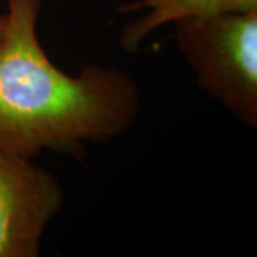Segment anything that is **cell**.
<instances>
[{
	"label": "cell",
	"instance_id": "cell-3",
	"mask_svg": "<svg viewBox=\"0 0 257 257\" xmlns=\"http://www.w3.org/2000/svg\"><path fill=\"white\" fill-rule=\"evenodd\" d=\"M64 192L35 159L0 152V257H37Z\"/></svg>",
	"mask_w": 257,
	"mask_h": 257
},
{
	"label": "cell",
	"instance_id": "cell-4",
	"mask_svg": "<svg viewBox=\"0 0 257 257\" xmlns=\"http://www.w3.org/2000/svg\"><path fill=\"white\" fill-rule=\"evenodd\" d=\"M123 9L146 10L140 18L126 25L120 33L121 49L138 52L153 32L167 25L257 10V0H135Z\"/></svg>",
	"mask_w": 257,
	"mask_h": 257
},
{
	"label": "cell",
	"instance_id": "cell-5",
	"mask_svg": "<svg viewBox=\"0 0 257 257\" xmlns=\"http://www.w3.org/2000/svg\"><path fill=\"white\" fill-rule=\"evenodd\" d=\"M6 26H8V18H6V13H5V15H0V46H2V42L5 39Z\"/></svg>",
	"mask_w": 257,
	"mask_h": 257
},
{
	"label": "cell",
	"instance_id": "cell-1",
	"mask_svg": "<svg viewBox=\"0 0 257 257\" xmlns=\"http://www.w3.org/2000/svg\"><path fill=\"white\" fill-rule=\"evenodd\" d=\"M0 46V152L35 159L55 152L82 159L89 143L124 135L138 120L136 79L116 66L59 69L37 35L42 0H6Z\"/></svg>",
	"mask_w": 257,
	"mask_h": 257
},
{
	"label": "cell",
	"instance_id": "cell-2",
	"mask_svg": "<svg viewBox=\"0 0 257 257\" xmlns=\"http://www.w3.org/2000/svg\"><path fill=\"white\" fill-rule=\"evenodd\" d=\"M176 47L197 86L257 128V10L177 22Z\"/></svg>",
	"mask_w": 257,
	"mask_h": 257
}]
</instances>
